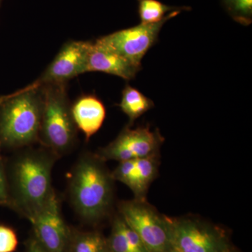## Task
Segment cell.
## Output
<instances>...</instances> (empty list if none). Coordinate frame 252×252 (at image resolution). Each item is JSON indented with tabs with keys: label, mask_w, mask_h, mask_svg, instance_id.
I'll list each match as a JSON object with an SVG mask.
<instances>
[{
	"label": "cell",
	"mask_w": 252,
	"mask_h": 252,
	"mask_svg": "<svg viewBox=\"0 0 252 252\" xmlns=\"http://www.w3.org/2000/svg\"><path fill=\"white\" fill-rule=\"evenodd\" d=\"M58 157L49 149L26 147L14 157L7 169L9 206L31 220L55 191L52 170Z\"/></svg>",
	"instance_id": "obj_1"
},
{
	"label": "cell",
	"mask_w": 252,
	"mask_h": 252,
	"mask_svg": "<svg viewBox=\"0 0 252 252\" xmlns=\"http://www.w3.org/2000/svg\"><path fill=\"white\" fill-rule=\"evenodd\" d=\"M114 181L97 154H85L78 159L69 177V193L74 210L83 220L96 223L108 215Z\"/></svg>",
	"instance_id": "obj_2"
},
{
	"label": "cell",
	"mask_w": 252,
	"mask_h": 252,
	"mask_svg": "<svg viewBox=\"0 0 252 252\" xmlns=\"http://www.w3.org/2000/svg\"><path fill=\"white\" fill-rule=\"evenodd\" d=\"M42 88L26 86L5 95L0 104V149L29 147L39 141Z\"/></svg>",
	"instance_id": "obj_3"
},
{
	"label": "cell",
	"mask_w": 252,
	"mask_h": 252,
	"mask_svg": "<svg viewBox=\"0 0 252 252\" xmlns=\"http://www.w3.org/2000/svg\"><path fill=\"white\" fill-rule=\"evenodd\" d=\"M66 84L41 86L43 104L39 142L58 158L69 153L77 140V128Z\"/></svg>",
	"instance_id": "obj_4"
},
{
	"label": "cell",
	"mask_w": 252,
	"mask_h": 252,
	"mask_svg": "<svg viewBox=\"0 0 252 252\" xmlns=\"http://www.w3.org/2000/svg\"><path fill=\"white\" fill-rule=\"evenodd\" d=\"M119 211L124 221L140 237L147 251H171L170 217L159 213L147 200L122 202Z\"/></svg>",
	"instance_id": "obj_5"
},
{
	"label": "cell",
	"mask_w": 252,
	"mask_h": 252,
	"mask_svg": "<svg viewBox=\"0 0 252 252\" xmlns=\"http://www.w3.org/2000/svg\"><path fill=\"white\" fill-rule=\"evenodd\" d=\"M172 250L178 252H226L230 248L225 232L195 218H170Z\"/></svg>",
	"instance_id": "obj_6"
},
{
	"label": "cell",
	"mask_w": 252,
	"mask_h": 252,
	"mask_svg": "<svg viewBox=\"0 0 252 252\" xmlns=\"http://www.w3.org/2000/svg\"><path fill=\"white\" fill-rule=\"evenodd\" d=\"M182 10L172 11L165 19L153 24H142L114 32L96 39V42L114 51L138 67L149 49L157 42L162 26L169 20L176 17Z\"/></svg>",
	"instance_id": "obj_7"
},
{
	"label": "cell",
	"mask_w": 252,
	"mask_h": 252,
	"mask_svg": "<svg viewBox=\"0 0 252 252\" xmlns=\"http://www.w3.org/2000/svg\"><path fill=\"white\" fill-rule=\"evenodd\" d=\"M163 142L164 138L158 129L151 131L149 126L135 129L126 127L115 140L96 154L104 162L142 158L159 155Z\"/></svg>",
	"instance_id": "obj_8"
},
{
	"label": "cell",
	"mask_w": 252,
	"mask_h": 252,
	"mask_svg": "<svg viewBox=\"0 0 252 252\" xmlns=\"http://www.w3.org/2000/svg\"><path fill=\"white\" fill-rule=\"evenodd\" d=\"M34 238L46 252H67L71 229L66 224L56 192L30 220Z\"/></svg>",
	"instance_id": "obj_9"
},
{
	"label": "cell",
	"mask_w": 252,
	"mask_h": 252,
	"mask_svg": "<svg viewBox=\"0 0 252 252\" xmlns=\"http://www.w3.org/2000/svg\"><path fill=\"white\" fill-rule=\"evenodd\" d=\"M91 43L74 40L66 42L39 79L28 86L37 88L49 84H67L73 78L86 73Z\"/></svg>",
	"instance_id": "obj_10"
},
{
	"label": "cell",
	"mask_w": 252,
	"mask_h": 252,
	"mask_svg": "<svg viewBox=\"0 0 252 252\" xmlns=\"http://www.w3.org/2000/svg\"><path fill=\"white\" fill-rule=\"evenodd\" d=\"M142 67L135 65L114 51L98 43L91 42L88 54L86 73L102 72L131 80L135 78Z\"/></svg>",
	"instance_id": "obj_11"
},
{
	"label": "cell",
	"mask_w": 252,
	"mask_h": 252,
	"mask_svg": "<svg viewBox=\"0 0 252 252\" xmlns=\"http://www.w3.org/2000/svg\"><path fill=\"white\" fill-rule=\"evenodd\" d=\"M71 111L77 130L84 134L86 141L98 132L105 120V107L94 94L79 97L71 106Z\"/></svg>",
	"instance_id": "obj_12"
},
{
	"label": "cell",
	"mask_w": 252,
	"mask_h": 252,
	"mask_svg": "<svg viewBox=\"0 0 252 252\" xmlns=\"http://www.w3.org/2000/svg\"><path fill=\"white\" fill-rule=\"evenodd\" d=\"M109 252H149L143 243L120 215L112 222V231L107 238Z\"/></svg>",
	"instance_id": "obj_13"
},
{
	"label": "cell",
	"mask_w": 252,
	"mask_h": 252,
	"mask_svg": "<svg viewBox=\"0 0 252 252\" xmlns=\"http://www.w3.org/2000/svg\"><path fill=\"white\" fill-rule=\"evenodd\" d=\"M159 155L135 159V167L128 187L135 199L146 200L149 186L156 178L158 170Z\"/></svg>",
	"instance_id": "obj_14"
},
{
	"label": "cell",
	"mask_w": 252,
	"mask_h": 252,
	"mask_svg": "<svg viewBox=\"0 0 252 252\" xmlns=\"http://www.w3.org/2000/svg\"><path fill=\"white\" fill-rule=\"evenodd\" d=\"M119 107L128 117L129 126H132L136 119L154 107L152 99L128 84H126L122 91V97Z\"/></svg>",
	"instance_id": "obj_15"
},
{
	"label": "cell",
	"mask_w": 252,
	"mask_h": 252,
	"mask_svg": "<svg viewBox=\"0 0 252 252\" xmlns=\"http://www.w3.org/2000/svg\"><path fill=\"white\" fill-rule=\"evenodd\" d=\"M67 252H109L107 238L97 231H70Z\"/></svg>",
	"instance_id": "obj_16"
},
{
	"label": "cell",
	"mask_w": 252,
	"mask_h": 252,
	"mask_svg": "<svg viewBox=\"0 0 252 252\" xmlns=\"http://www.w3.org/2000/svg\"><path fill=\"white\" fill-rule=\"evenodd\" d=\"M138 14L142 24H153L165 19L167 12L182 10H190L188 6H170L158 0H137Z\"/></svg>",
	"instance_id": "obj_17"
},
{
	"label": "cell",
	"mask_w": 252,
	"mask_h": 252,
	"mask_svg": "<svg viewBox=\"0 0 252 252\" xmlns=\"http://www.w3.org/2000/svg\"><path fill=\"white\" fill-rule=\"evenodd\" d=\"M222 5L237 23L248 26L252 22V0H221Z\"/></svg>",
	"instance_id": "obj_18"
},
{
	"label": "cell",
	"mask_w": 252,
	"mask_h": 252,
	"mask_svg": "<svg viewBox=\"0 0 252 252\" xmlns=\"http://www.w3.org/2000/svg\"><path fill=\"white\" fill-rule=\"evenodd\" d=\"M18 245V235L11 227L0 224V252H15Z\"/></svg>",
	"instance_id": "obj_19"
},
{
	"label": "cell",
	"mask_w": 252,
	"mask_h": 252,
	"mask_svg": "<svg viewBox=\"0 0 252 252\" xmlns=\"http://www.w3.org/2000/svg\"><path fill=\"white\" fill-rule=\"evenodd\" d=\"M135 167V159L119 162V165L111 172L113 180L119 181L128 187L133 175Z\"/></svg>",
	"instance_id": "obj_20"
},
{
	"label": "cell",
	"mask_w": 252,
	"mask_h": 252,
	"mask_svg": "<svg viewBox=\"0 0 252 252\" xmlns=\"http://www.w3.org/2000/svg\"><path fill=\"white\" fill-rule=\"evenodd\" d=\"M0 206H9V184L6 163L0 155Z\"/></svg>",
	"instance_id": "obj_21"
},
{
	"label": "cell",
	"mask_w": 252,
	"mask_h": 252,
	"mask_svg": "<svg viewBox=\"0 0 252 252\" xmlns=\"http://www.w3.org/2000/svg\"><path fill=\"white\" fill-rule=\"evenodd\" d=\"M26 252H46L44 249L41 248L40 245L38 243L34 236L32 237L28 242Z\"/></svg>",
	"instance_id": "obj_22"
},
{
	"label": "cell",
	"mask_w": 252,
	"mask_h": 252,
	"mask_svg": "<svg viewBox=\"0 0 252 252\" xmlns=\"http://www.w3.org/2000/svg\"><path fill=\"white\" fill-rule=\"evenodd\" d=\"M5 95L0 96V104H1V102L4 100Z\"/></svg>",
	"instance_id": "obj_23"
},
{
	"label": "cell",
	"mask_w": 252,
	"mask_h": 252,
	"mask_svg": "<svg viewBox=\"0 0 252 252\" xmlns=\"http://www.w3.org/2000/svg\"><path fill=\"white\" fill-rule=\"evenodd\" d=\"M226 252H237L234 251V250H233V249L230 248L229 249V250H228V251H227Z\"/></svg>",
	"instance_id": "obj_24"
},
{
	"label": "cell",
	"mask_w": 252,
	"mask_h": 252,
	"mask_svg": "<svg viewBox=\"0 0 252 252\" xmlns=\"http://www.w3.org/2000/svg\"><path fill=\"white\" fill-rule=\"evenodd\" d=\"M170 252H178L175 251V250H172L171 251H170Z\"/></svg>",
	"instance_id": "obj_25"
},
{
	"label": "cell",
	"mask_w": 252,
	"mask_h": 252,
	"mask_svg": "<svg viewBox=\"0 0 252 252\" xmlns=\"http://www.w3.org/2000/svg\"><path fill=\"white\" fill-rule=\"evenodd\" d=\"M1 0H0V4H1Z\"/></svg>",
	"instance_id": "obj_26"
}]
</instances>
